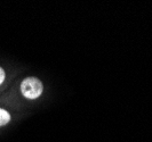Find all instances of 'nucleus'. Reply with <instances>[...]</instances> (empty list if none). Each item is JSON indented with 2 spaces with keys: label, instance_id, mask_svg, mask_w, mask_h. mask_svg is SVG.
Instances as JSON below:
<instances>
[{
  "label": "nucleus",
  "instance_id": "obj_3",
  "mask_svg": "<svg viewBox=\"0 0 152 142\" xmlns=\"http://www.w3.org/2000/svg\"><path fill=\"white\" fill-rule=\"evenodd\" d=\"M5 77H6V74H5V71L2 69V67H0V84H1V83L4 82Z\"/></svg>",
  "mask_w": 152,
  "mask_h": 142
},
{
  "label": "nucleus",
  "instance_id": "obj_2",
  "mask_svg": "<svg viewBox=\"0 0 152 142\" xmlns=\"http://www.w3.org/2000/svg\"><path fill=\"white\" fill-rule=\"evenodd\" d=\"M9 120H10L9 112L7 110H5V109H1L0 108V126H4V125L8 124Z\"/></svg>",
  "mask_w": 152,
  "mask_h": 142
},
{
  "label": "nucleus",
  "instance_id": "obj_1",
  "mask_svg": "<svg viewBox=\"0 0 152 142\" xmlns=\"http://www.w3.org/2000/svg\"><path fill=\"white\" fill-rule=\"evenodd\" d=\"M42 83L37 77H28L21 84V92L28 99H37L42 93Z\"/></svg>",
  "mask_w": 152,
  "mask_h": 142
}]
</instances>
